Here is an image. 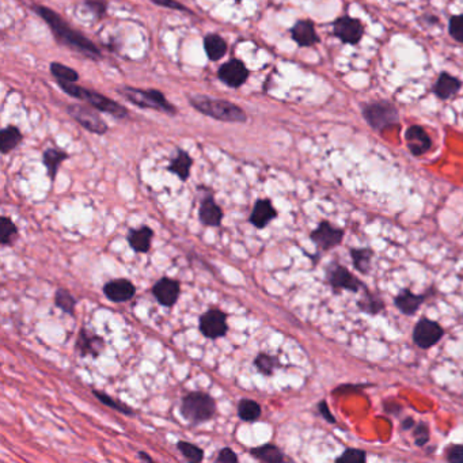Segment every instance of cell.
Returning a JSON list of instances; mask_svg holds the SVG:
<instances>
[{
  "label": "cell",
  "mask_w": 463,
  "mask_h": 463,
  "mask_svg": "<svg viewBox=\"0 0 463 463\" xmlns=\"http://www.w3.org/2000/svg\"><path fill=\"white\" fill-rule=\"evenodd\" d=\"M33 10L43 21L47 22L49 29L53 33V37L60 45L70 48L90 60H99L102 58V52L99 50V48L97 47L90 38L74 29L56 11L45 6H34Z\"/></svg>",
  "instance_id": "1"
},
{
  "label": "cell",
  "mask_w": 463,
  "mask_h": 463,
  "mask_svg": "<svg viewBox=\"0 0 463 463\" xmlns=\"http://www.w3.org/2000/svg\"><path fill=\"white\" fill-rule=\"evenodd\" d=\"M190 107L202 116L223 123L244 124L247 121L246 111L239 105L227 99L212 98L209 95L192 94L189 95Z\"/></svg>",
  "instance_id": "2"
},
{
  "label": "cell",
  "mask_w": 463,
  "mask_h": 463,
  "mask_svg": "<svg viewBox=\"0 0 463 463\" xmlns=\"http://www.w3.org/2000/svg\"><path fill=\"white\" fill-rule=\"evenodd\" d=\"M59 87L62 89L64 93L75 99H80L85 101L87 105L93 107L97 109L98 111L102 113H108L110 116L116 117V119H128L129 117V111L128 109L123 107L121 104L116 102L114 99L109 98L104 94L94 92L90 89H85L82 86H77V83H65V82H58Z\"/></svg>",
  "instance_id": "3"
},
{
  "label": "cell",
  "mask_w": 463,
  "mask_h": 463,
  "mask_svg": "<svg viewBox=\"0 0 463 463\" xmlns=\"http://www.w3.org/2000/svg\"><path fill=\"white\" fill-rule=\"evenodd\" d=\"M180 413L187 423L200 425L217 415V402L204 391H192L183 397Z\"/></svg>",
  "instance_id": "4"
},
{
  "label": "cell",
  "mask_w": 463,
  "mask_h": 463,
  "mask_svg": "<svg viewBox=\"0 0 463 463\" xmlns=\"http://www.w3.org/2000/svg\"><path fill=\"white\" fill-rule=\"evenodd\" d=\"M116 93L120 94L128 102L138 108L151 109L169 116H175L178 113L177 108L166 98V95L155 89L143 90L138 87L121 86L116 89Z\"/></svg>",
  "instance_id": "5"
},
{
  "label": "cell",
  "mask_w": 463,
  "mask_h": 463,
  "mask_svg": "<svg viewBox=\"0 0 463 463\" xmlns=\"http://www.w3.org/2000/svg\"><path fill=\"white\" fill-rule=\"evenodd\" d=\"M363 117L374 131L383 132L400 124V110L386 99L374 101L363 108Z\"/></svg>",
  "instance_id": "6"
},
{
  "label": "cell",
  "mask_w": 463,
  "mask_h": 463,
  "mask_svg": "<svg viewBox=\"0 0 463 463\" xmlns=\"http://www.w3.org/2000/svg\"><path fill=\"white\" fill-rule=\"evenodd\" d=\"M68 116L75 120L82 128L89 131L90 134L102 136L109 131V125L102 120L98 114V110L90 105H80V104H71L67 107Z\"/></svg>",
  "instance_id": "7"
},
{
  "label": "cell",
  "mask_w": 463,
  "mask_h": 463,
  "mask_svg": "<svg viewBox=\"0 0 463 463\" xmlns=\"http://www.w3.org/2000/svg\"><path fill=\"white\" fill-rule=\"evenodd\" d=\"M199 329L205 339L217 340L226 337L229 333L227 314L219 309L205 311L199 320Z\"/></svg>",
  "instance_id": "8"
},
{
  "label": "cell",
  "mask_w": 463,
  "mask_h": 463,
  "mask_svg": "<svg viewBox=\"0 0 463 463\" xmlns=\"http://www.w3.org/2000/svg\"><path fill=\"white\" fill-rule=\"evenodd\" d=\"M333 36L342 44L357 45L364 36V25L354 16H342L333 22Z\"/></svg>",
  "instance_id": "9"
},
{
  "label": "cell",
  "mask_w": 463,
  "mask_h": 463,
  "mask_svg": "<svg viewBox=\"0 0 463 463\" xmlns=\"http://www.w3.org/2000/svg\"><path fill=\"white\" fill-rule=\"evenodd\" d=\"M326 278L327 283L332 285L333 290H347L351 293H359L366 285L356 278L345 266L340 263H333L326 269Z\"/></svg>",
  "instance_id": "10"
},
{
  "label": "cell",
  "mask_w": 463,
  "mask_h": 463,
  "mask_svg": "<svg viewBox=\"0 0 463 463\" xmlns=\"http://www.w3.org/2000/svg\"><path fill=\"white\" fill-rule=\"evenodd\" d=\"M250 77V71L245 62L238 59H232L222 64L217 70V79L232 89L242 87Z\"/></svg>",
  "instance_id": "11"
},
{
  "label": "cell",
  "mask_w": 463,
  "mask_h": 463,
  "mask_svg": "<svg viewBox=\"0 0 463 463\" xmlns=\"http://www.w3.org/2000/svg\"><path fill=\"white\" fill-rule=\"evenodd\" d=\"M445 330L440 325L432 320L423 318L417 322L413 330V341L418 348L430 349L435 344H437L443 337Z\"/></svg>",
  "instance_id": "12"
},
{
  "label": "cell",
  "mask_w": 463,
  "mask_h": 463,
  "mask_svg": "<svg viewBox=\"0 0 463 463\" xmlns=\"http://www.w3.org/2000/svg\"><path fill=\"white\" fill-rule=\"evenodd\" d=\"M151 293L160 306L170 309L178 302V298L181 295V284L175 278L165 276L155 283L151 288Z\"/></svg>",
  "instance_id": "13"
},
{
  "label": "cell",
  "mask_w": 463,
  "mask_h": 463,
  "mask_svg": "<svg viewBox=\"0 0 463 463\" xmlns=\"http://www.w3.org/2000/svg\"><path fill=\"white\" fill-rule=\"evenodd\" d=\"M310 238L321 250H330L342 242L344 232L329 222H321L320 226L310 234Z\"/></svg>",
  "instance_id": "14"
},
{
  "label": "cell",
  "mask_w": 463,
  "mask_h": 463,
  "mask_svg": "<svg viewBox=\"0 0 463 463\" xmlns=\"http://www.w3.org/2000/svg\"><path fill=\"white\" fill-rule=\"evenodd\" d=\"M105 348H107V342L101 336L94 334L86 329L79 330L77 342H75V351L80 357L92 356L94 359H97L105 351Z\"/></svg>",
  "instance_id": "15"
},
{
  "label": "cell",
  "mask_w": 463,
  "mask_h": 463,
  "mask_svg": "<svg viewBox=\"0 0 463 463\" xmlns=\"http://www.w3.org/2000/svg\"><path fill=\"white\" fill-rule=\"evenodd\" d=\"M405 140L413 156H423L432 148V139L421 125H410L405 132Z\"/></svg>",
  "instance_id": "16"
},
{
  "label": "cell",
  "mask_w": 463,
  "mask_h": 463,
  "mask_svg": "<svg viewBox=\"0 0 463 463\" xmlns=\"http://www.w3.org/2000/svg\"><path fill=\"white\" fill-rule=\"evenodd\" d=\"M102 293L113 303H126L135 298L136 287L126 278H116L104 285Z\"/></svg>",
  "instance_id": "17"
},
{
  "label": "cell",
  "mask_w": 463,
  "mask_h": 463,
  "mask_svg": "<svg viewBox=\"0 0 463 463\" xmlns=\"http://www.w3.org/2000/svg\"><path fill=\"white\" fill-rule=\"evenodd\" d=\"M224 217L222 207L217 204L212 195H205L199 208V220L205 227H220Z\"/></svg>",
  "instance_id": "18"
},
{
  "label": "cell",
  "mask_w": 463,
  "mask_h": 463,
  "mask_svg": "<svg viewBox=\"0 0 463 463\" xmlns=\"http://www.w3.org/2000/svg\"><path fill=\"white\" fill-rule=\"evenodd\" d=\"M291 37L293 41L298 44V47L310 48L314 47L321 41L320 36L315 31V25L310 19H299L293 28H291Z\"/></svg>",
  "instance_id": "19"
},
{
  "label": "cell",
  "mask_w": 463,
  "mask_h": 463,
  "mask_svg": "<svg viewBox=\"0 0 463 463\" xmlns=\"http://www.w3.org/2000/svg\"><path fill=\"white\" fill-rule=\"evenodd\" d=\"M278 217V211L269 199H258L254 202L249 222L258 230L265 229L273 219Z\"/></svg>",
  "instance_id": "20"
},
{
  "label": "cell",
  "mask_w": 463,
  "mask_h": 463,
  "mask_svg": "<svg viewBox=\"0 0 463 463\" xmlns=\"http://www.w3.org/2000/svg\"><path fill=\"white\" fill-rule=\"evenodd\" d=\"M462 89V82L448 72H440L433 85L432 92L439 99L447 101L454 98Z\"/></svg>",
  "instance_id": "21"
},
{
  "label": "cell",
  "mask_w": 463,
  "mask_h": 463,
  "mask_svg": "<svg viewBox=\"0 0 463 463\" xmlns=\"http://www.w3.org/2000/svg\"><path fill=\"white\" fill-rule=\"evenodd\" d=\"M154 239V230L148 226H141L140 229H131L126 235L128 245L135 253L146 254L151 250V244Z\"/></svg>",
  "instance_id": "22"
},
{
  "label": "cell",
  "mask_w": 463,
  "mask_h": 463,
  "mask_svg": "<svg viewBox=\"0 0 463 463\" xmlns=\"http://www.w3.org/2000/svg\"><path fill=\"white\" fill-rule=\"evenodd\" d=\"M193 166V158L183 148H177V154L171 158L168 170L177 175L183 183H186L190 177V170Z\"/></svg>",
  "instance_id": "23"
},
{
  "label": "cell",
  "mask_w": 463,
  "mask_h": 463,
  "mask_svg": "<svg viewBox=\"0 0 463 463\" xmlns=\"http://www.w3.org/2000/svg\"><path fill=\"white\" fill-rule=\"evenodd\" d=\"M425 295H417L409 290H402L394 298V305L400 309L405 315H415L418 307L425 302Z\"/></svg>",
  "instance_id": "24"
},
{
  "label": "cell",
  "mask_w": 463,
  "mask_h": 463,
  "mask_svg": "<svg viewBox=\"0 0 463 463\" xmlns=\"http://www.w3.org/2000/svg\"><path fill=\"white\" fill-rule=\"evenodd\" d=\"M202 44H204V50L211 62L220 60L223 56H226V53L229 50V45H227L226 40L217 33L207 34L204 37Z\"/></svg>",
  "instance_id": "25"
},
{
  "label": "cell",
  "mask_w": 463,
  "mask_h": 463,
  "mask_svg": "<svg viewBox=\"0 0 463 463\" xmlns=\"http://www.w3.org/2000/svg\"><path fill=\"white\" fill-rule=\"evenodd\" d=\"M70 158V155L67 154L65 151L58 150V148H47L43 154V163L47 168L48 175L52 181L56 180L59 169L62 166V162L67 160Z\"/></svg>",
  "instance_id": "26"
},
{
  "label": "cell",
  "mask_w": 463,
  "mask_h": 463,
  "mask_svg": "<svg viewBox=\"0 0 463 463\" xmlns=\"http://www.w3.org/2000/svg\"><path fill=\"white\" fill-rule=\"evenodd\" d=\"M23 135L14 125H9L0 131V153L7 155L16 150V147L22 143Z\"/></svg>",
  "instance_id": "27"
},
{
  "label": "cell",
  "mask_w": 463,
  "mask_h": 463,
  "mask_svg": "<svg viewBox=\"0 0 463 463\" xmlns=\"http://www.w3.org/2000/svg\"><path fill=\"white\" fill-rule=\"evenodd\" d=\"M250 455L261 462L281 463L285 457L280 448L275 445H263L258 447L250 448Z\"/></svg>",
  "instance_id": "28"
},
{
  "label": "cell",
  "mask_w": 463,
  "mask_h": 463,
  "mask_svg": "<svg viewBox=\"0 0 463 463\" xmlns=\"http://www.w3.org/2000/svg\"><path fill=\"white\" fill-rule=\"evenodd\" d=\"M263 415L261 405L250 398H242L238 402V416L245 423H256Z\"/></svg>",
  "instance_id": "29"
},
{
  "label": "cell",
  "mask_w": 463,
  "mask_h": 463,
  "mask_svg": "<svg viewBox=\"0 0 463 463\" xmlns=\"http://www.w3.org/2000/svg\"><path fill=\"white\" fill-rule=\"evenodd\" d=\"M52 77L56 79V82H65V83H77L79 80V72L77 70L62 64V62H53L49 65Z\"/></svg>",
  "instance_id": "30"
},
{
  "label": "cell",
  "mask_w": 463,
  "mask_h": 463,
  "mask_svg": "<svg viewBox=\"0 0 463 463\" xmlns=\"http://www.w3.org/2000/svg\"><path fill=\"white\" fill-rule=\"evenodd\" d=\"M77 305V298L70 293L68 290H64V288L56 290V293H55V306L58 309H60L62 312L74 317Z\"/></svg>",
  "instance_id": "31"
},
{
  "label": "cell",
  "mask_w": 463,
  "mask_h": 463,
  "mask_svg": "<svg viewBox=\"0 0 463 463\" xmlns=\"http://www.w3.org/2000/svg\"><path fill=\"white\" fill-rule=\"evenodd\" d=\"M254 367L258 372H261L263 376H272L275 371L280 367L278 356L269 355L266 352H260L254 359Z\"/></svg>",
  "instance_id": "32"
},
{
  "label": "cell",
  "mask_w": 463,
  "mask_h": 463,
  "mask_svg": "<svg viewBox=\"0 0 463 463\" xmlns=\"http://www.w3.org/2000/svg\"><path fill=\"white\" fill-rule=\"evenodd\" d=\"M18 238V227L16 223L7 217H0V244L1 246L14 245Z\"/></svg>",
  "instance_id": "33"
},
{
  "label": "cell",
  "mask_w": 463,
  "mask_h": 463,
  "mask_svg": "<svg viewBox=\"0 0 463 463\" xmlns=\"http://www.w3.org/2000/svg\"><path fill=\"white\" fill-rule=\"evenodd\" d=\"M352 263L360 273H369L371 269V260H372V250L371 249H352L351 250Z\"/></svg>",
  "instance_id": "34"
},
{
  "label": "cell",
  "mask_w": 463,
  "mask_h": 463,
  "mask_svg": "<svg viewBox=\"0 0 463 463\" xmlns=\"http://www.w3.org/2000/svg\"><path fill=\"white\" fill-rule=\"evenodd\" d=\"M93 396L97 398V400H98V401L101 402V403H104L105 406H109V408H111V409H114V410L123 413L125 416H134V415H135V412H134L132 408H129L128 405H125V403H123L121 401H116V400H113V397H110L109 394L104 393V391L93 390Z\"/></svg>",
  "instance_id": "35"
},
{
  "label": "cell",
  "mask_w": 463,
  "mask_h": 463,
  "mask_svg": "<svg viewBox=\"0 0 463 463\" xmlns=\"http://www.w3.org/2000/svg\"><path fill=\"white\" fill-rule=\"evenodd\" d=\"M177 450L183 454V457L189 462L199 463L204 459V450L199 447L197 445L189 443L185 440H180L177 443Z\"/></svg>",
  "instance_id": "36"
},
{
  "label": "cell",
  "mask_w": 463,
  "mask_h": 463,
  "mask_svg": "<svg viewBox=\"0 0 463 463\" xmlns=\"http://www.w3.org/2000/svg\"><path fill=\"white\" fill-rule=\"evenodd\" d=\"M359 309L364 312H369V314H378L379 311H382L383 307H385V303L382 302V299L379 298H375L374 295L371 293H367L366 298H363L359 303H357Z\"/></svg>",
  "instance_id": "37"
},
{
  "label": "cell",
  "mask_w": 463,
  "mask_h": 463,
  "mask_svg": "<svg viewBox=\"0 0 463 463\" xmlns=\"http://www.w3.org/2000/svg\"><path fill=\"white\" fill-rule=\"evenodd\" d=\"M448 34L457 43L463 45V14L462 16H452L448 21Z\"/></svg>",
  "instance_id": "38"
},
{
  "label": "cell",
  "mask_w": 463,
  "mask_h": 463,
  "mask_svg": "<svg viewBox=\"0 0 463 463\" xmlns=\"http://www.w3.org/2000/svg\"><path fill=\"white\" fill-rule=\"evenodd\" d=\"M83 6L93 14L95 19H102L107 16L109 3L107 0H85Z\"/></svg>",
  "instance_id": "39"
},
{
  "label": "cell",
  "mask_w": 463,
  "mask_h": 463,
  "mask_svg": "<svg viewBox=\"0 0 463 463\" xmlns=\"http://www.w3.org/2000/svg\"><path fill=\"white\" fill-rule=\"evenodd\" d=\"M367 455L366 451L357 448H348L341 457L337 458L339 463H363L366 462Z\"/></svg>",
  "instance_id": "40"
},
{
  "label": "cell",
  "mask_w": 463,
  "mask_h": 463,
  "mask_svg": "<svg viewBox=\"0 0 463 463\" xmlns=\"http://www.w3.org/2000/svg\"><path fill=\"white\" fill-rule=\"evenodd\" d=\"M151 1L154 3L155 6H159V7H163V9L193 14L192 10H189L186 6H184L183 3H180L178 0H151Z\"/></svg>",
  "instance_id": "41"
},
{
  "label": "cell",
  "mask_w": 463,
  "mask_h": 463,
  "mask_svg": "<svg viewBox=\"0 0 463 463\" xmlns=\"http://www.w3.org/2000/svg\"><path fill=\"white\" fill-rule=\"evenodd\" d=\"M416 439L417 446H425L430 440V428L425 423H420L416 425V431L413 432Z\"/></svg>",
  "instance_id": "42"
},
{
  "label": "cell",
  "mask_w": 463,
  "mask_h": 463,
  "mask_svg": "<svg viewBox=\"0 0 463 463\" xmlns=\"http://www.w3.org/2000/svg\"><path fill=\"white\" fill-rule=\"evenodd\" d=\"M217 462L219 463H236L238 455L236 452L230 447L222 448L217 454Z\"/></svg>",
  "instance_id": "43"
},
{
  "label": "cell",
  "mask_w": 463,
  "mask_h": 463,
  "mask_svg": "<svg viewBox=\"0 0 463 463\" xmlns=\"http://www.w3.org/2000/svg\"><path fill=\"white\" fill-rule=\"evenodd\" d=\"M446 458L448 462L451 463H463V446L455 445L447 448Z\"/></svg>",
  "instance_id": "44"
},
{
  "label": "cell",
  "mask_w": 463,
  "mask_h": 463,
  "mask_svg": "<svg viewBox=\"0 0 463 463\" xmlns=\"http://www.w3.org/2000/svg\"><path fill=\"white\" fill-rule=\"evenodd\" d=\"M318 410H320L321 416L324 417L327 423H330V424H334V423H336V417L330 413L329 406H327L326 401H321L318 403Z\"/></svg>",
  "instance_id": "45"
},
{
  "label": "cell",
  "mask_w": 463,
  "mask_h": 463,
  "mask_svg": "<svg viewBox=\"0 0 463 463\" xmlns=\"http://www.w3.org/2000/svg\"><path fill=\"white\" fill-rule=\"evenodd\" d=\"M420 23L424 25V23H428L430 26H436L439 23V18L433 14H424L423 16H420Z\"/></svg>",
  "instance_id": "46"
},
{
  "label": "cell",
  "mask_w": 463,
  "mask_h": 463,
  "mask_svg": "<svg viewBox=\"0 0 463 463\" xmlns=\"http://www.w3.org/2000/svg\"><path fill=\"white\" fill-rule=\"evenodd\" d=\"M415 427V421H413V418H410V417H408V418H405L403 420V423H402V428L406 431V430H410V428H413Z\"/></svg>",
  "instance_id": "47"
},
{
  "label": "cell",
  "mask_w": 463,
  "mask_h": 463,
  "mask_svg": "<svg viewBox=\"0 0 463 463\" xmlns=\"http://www.w3.org/2000/svg\"><path fill=\"white\" fill-rule=\"evenodd\" d=\"M138 455H139V458L141 461H146V462H153V461H154L153 457H150V455H148L147 452H144V451H139Z\"/></svg>",
  "instance_id": "48"
},
{
  "label": "cell",
  "mask_w": 463,
  "mask_h": 463,
  "mask_svg": "<svg viewBox=\"0 0 463 463\" xmlns=\"http://www.w3.org/2000/svg\"><path fill=\"white\" fill-rule=\"evenodd\" d=\"M235 1H236V3H241V1H242V0H235Z\"/></svg>",
  "instance_id": "49"
}]
</instances>
